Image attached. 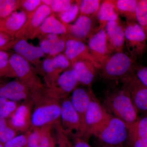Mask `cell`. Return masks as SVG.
Returning <instances> with one entry per match:
<instances>
[{
  "instance_id": "6da1fadb",
  "label": "cell",
  "mask_w": 147,
  "mask_h": 147,
  "mask_svg": "<svg viewBox=\"0 0 147 147\" xmlns=\"http://www.w3.org/2000/svg\"><path fill=\"white\" fill-rule=\"evenodd\" d=\"M103 106L109 114L121 119L130 127L134 125L139 117L130 94L124 86L107 95Z\"/></svg>"
},
{
  "instance_id": "7a4b0ae2",
  "label": "cell",
  "mask_w": 147,
  "mask_h": 147,
  "mask_svg": "<svg viewBox=\"0 0 147 147\" xmlns=\"http://www.w3.org/2000/svg\"><path fill=\"white\" fill-rule=\"evenodd\" d=\"M39 94L37 93L32 100L36 103L31 119L34 128L50 125L60 119L61 103L59 100L48 94L47 96Z\"/></svg>"
},
{
  "instance_id": "3957f363",
  "label": "cell",
  "mask_w": 147,
  "mask_h": 147,
  "mask_svg": "<svg viewBox=\"0 0 147 147\" xmlns=\"http://www.w3.org/2000/svg\"><path fill=\"white\" fill-rule=\"evenodd\" d=\"M131 134V127L121 119L110 115L94 135L102 145L125 147Z\"/></svg>"
},
{
  "instance_id": "277c9868",
  "label": "cell",
  "mask_w": 147,
  "mask_h": 147,
  "mask_svg": "<svg viewBox=\"0 0 147 147\" xmlns=\"http://www.w3.org/2000/svg\"><path fill=\"white\" fill-rule=\"evenodd\" d=\"M136 61L123 52L110 55L101 65V75L110 80H122L134 73Z\"/></svg>"
},
{
  "instance_id": "5b68a950",
  "label": "cell",
  "mask_w": 147,
  "mask_h": 147,
  "mask_svg": "<svg viewBox=\"0 0 147 147\" xmlns=\"http://www.w3.org/2000/svg\"><path fill=\"white\" fill-rule=\"evenodd\" d=\"M124 25L125 45L129 56L136 61L143 57L146 50V36L137 21H126Z\"/></svg>"
},
{
  "instance_id": "8992f818",
  "label": "cell",
  "mask_w": 147,
  "mask_h": 147,
  "mask_svg": "<svg viewBox=\"0 0 147 147\" xmlns=\"http://www.w3.org/2000/svg\"><path fill=\"white\" fill-rule=\"evenodd\" d=\"M110 115L94 95L84 116L79 137L88 140L92 135L94 136Z\"/></svg>"
},
{
  "instance_id": "52a82bcc",
  "label": "cell",
  "mask_w": 147,
  "mask_h": 147,
  "mask_svg": "<svg viewBox=\"0 0 147 147\" xmlns=\"http://www.w3.org/2000/svg\"><path fill=\"white\" fill-rule=\"evenodd\" d=\"M9 65L15 77L34 91L42 88L40 82L35 75L29 62L16 53L9 56Z\"/></svg>"
},
{
  "instance_id": "ba28073f",
  "label": "cell",
  "mask_w": 147,
  "mask_h": 147,
  "mask_svg": "<svg viewBox=\"0 0 147 147\" xmlns=\"http://www.w3.org/2000/svg\"><path fill=\"white\" fill-rule=\"evenodd\" d=\"M95 16L80 15L74 24L65 25L67 33L66 39H74L83 42L89 38L99 28L96 27Z\"/></svg>"
},
{
  "instance_id": "9c48e42d",
  "label": "cell",
  "mask_w": 147,
  "mask_h": 147,
  "mask_svg": "<svg viewBox=\"0 0 147 147\" xmlns=\"http://www.w3.org/2000/svg\"><path fill=\"white\" fill-rule=\"evenodd\" d=\"M121 81L129 92L138 113L147 114V87L139 82L134 73Z\"/></svg>"
},
{
  "instance_id": "30bf717a",
  "label": "cell",
  "mask_w": 147,
  "mask_h": 147,
  "mask_svg": "<svg viewBox=\"0 0 147 147\" xmlns=\"http://www.w3.org/2000/svg\"><path fill=\"white\" fill-rule=\"evenodd\" d=\"M88 46L93 57L101 66L113 53L108 42L105 28H99L89 38Z\"/></svg>"
},
{
  "instance_id": "8fae6325",
  "label": "cell",
  "mask_w": 147,
  "mask_h": 147,
  "mask_svg": "<svg viewBox=\"0 0 147 147\" xmlns=\"http://www.w3.org/2000/svg\"><path fill=\"white\" fill-rule=\"evenodd\" d=\"M64 53L71 65L77 61H88L94 65L98 69H100L101 65L93 57L88 45L84 42L74 39L66 40Z\"/></svg>"
},
{
  "instance_id": "7c38bea8",
  "label": "cell",
  "mask_w": 147,
  "mask_h": 147,
  "mask_svg": "<svg viewBox=\"0 0 147 147\" xmlns=\"http://www.w3.org/2000/svg\"><path fill=\"white\" fill-rule=\"evenodd\" d=\"M55 81V88L50 90L48 94L57 100L66 98L79 82L76 71L72 68L61 73Z\"/></svg>"
},
{
  "instance_id": "4fadbf2b",
  "label": "cell",
  "mask_w": 147,
  "mask_h": 147,
  "mask_svg": "<svg viewBox=\"0 0 147 147\" xmlns=\"http://www.w3.org/2000/svg\"><path fill=\"white\" fill-rule=\"evenodd\" d=\"M60 119L64 131L76 132L80 136L82 131V123L79 114L71 105L69 99L65 98L61 102Z\"/></svg>"
},
{
  "instance_id": "5bb4252c",
  "label": "cell",
  "mask_w": 147,
  "mask_h": 147,
  "mask_svg": "<svg viewBox=\"0 0 147 147\" xmlns=\"http://www.w3.org/2000/svg\"><path fill=\"white\" fill-rule=\"evenodd\" d=\"M32 90L20 80L5 82L0 79V97L17 102L28 100Z\"/></svg>"
},
{
  "instance_id": "9a60e30c",
  "label": "cell",
  "mask_w": 147,
  "mask_h": 147,
  "mask_svg": "<svg viewBox=\"0 0 147 147\" xmlns=\"http://www.w3.org/2000/svg\"><path fill=\"white\" fill-rule=\"evenodd\" d=\"M108 41L113 53L123 52L125 43L124 25L120 18L108 22L105 27Z\"/></svg>"
},
{
  "instance_id": "2e32d148",
  "label": "cell",
  "mask_w": 147,
  "mask_h": 147,
  "mask_svg": "<svg viewBox=\"0 0 147 147\" xmlns=\"http://www.w3.org/2000/svg\"><path fill=\"white\" fill-rule=\"evenodd\" d=\"M32 103L26 101L19 105L11 116L9 123L16 131H26L31 125Z\"/></svg>"
},
{
  "instance_id": "e0dca14e",
  "label": "cell",
  "mask_w": 147,
  "mask_h": 147,
  "mask_svg": "<svg viewBox=\"0 0 147 147\" xmlns=\"http://www.w3.org/2000/svg\"><path fill=\"white\" fill-rule=\"evenodd\" d=\"M28 19V15L24 11H16L0 22V31L14 37L25 26Z\"/></svg>"
},
{
  "instance_id": "ac0fdd59",
  "label": "cell",
  "mask_w": 147,
  "mask_h": 147,
  "mask_svg": "<svg viewBox=\"0 0 147 147\" xmlns=\"http://www.w3.org/2000/svg\"><path fill=\"white\" fill-rule=\"evenodd\" d=\"M93 96L90 90H88L82 88H76L72 92L69 99L71 105L80 117L82 123V128L84 116Z\"/></svg>"
},
{
  "instance_id": "d6986e66",
  "label": "cell",
  "mask_w": 147,
  "mask_h": 147,
  "mask_svg": "<svg viewBox=\"0 0 147 147\" xmlns=\"http://www.w3.org/2000/svg\"><path fill=\"white\" fill-rule=\"evenodd\" d=\"M52 12L50 6L41 4L34 12L28 15L26 23L18 33L23 31L25 32L28 30V33L30 31L29 34L31 33L32 36L35 35L40 25L47 17L51 15Z\"/></svg>"
},
{
  "instance_id": "ffe728a7",
  "label": "cell",
  "mask_w": 147,
  "mask_h": 147,
  "mask_svg": "<svg viewBox=\"0 0 147 147\" xmlns=\"http://www.w3.org/2000/svg\"><path fill=\"white\" fill-rule=\"evenodd\" d=\"M11 48L15 53L21 55L29 62H36L44 55L39 46L30 44L26 39L19 38L14 40Z\"/></svg>"
},
{
  "instance_id": "44dd1931",
  "label": "cell",
  "mask_w": 147,
  "mask_h": 147,
  "mask_svg": "<svg viewBox=\"0 0 147 147\" xmlns=\"http://www.w3.org/2000/svg\"><path fill=\"white\" fill-rule=\"evenodd\" d=\"M72 66L79 83L90 86L94 80L98 69L94 65L89 61L81 60L74 63Z\"/></svg>"
},
{
  "instance_id": "7402d4cb",
  "label": "cell",
  "mask_w": 147,
  "mask_h": 147,
  "mask_svg": "<svg viewBox=\"0 0 147 147\" xmlns=\"http://www.w3.org/2000/svg\"><path fill=\"white\" fill-rule=\"evenodd\" d=\"M116 10L113 0L102 1L96 16L99 24V28H105L110 21H116L119 18Z\"/></svg>"
},
{
  "instance_id": "603a6c76",
  "label": "cell",
  "mask_w": 147,
  "mask_h": 147,
  "mask_svg": "<svg viewBox=\"0 0 147 147\" xmlns=\"http://www.w3.org/2000/svg\"><path fill=\"white\" fill-rule=\"evenodd\" d=\"M38 31L42 34H53L64 36L66 34L67 31L65 24L53 15H50L45 19L40 25Z\"/></svg>"
},
{
  "instance_id": "cb8c5ba5",
  "label": "cell",
  "mask_w": 147,
  "mask_h": 147,
  "mask_svg": "<svg viewBox=\"0 0 147 147\" xmlns=\"http://www.w3.org/2000/svg\"><path fill=\"white\" fill-rule=\"evenodd\" d=\"M114 4L119 14L126 18V21H136L135 12L138 0H116Z\"/></svg>"
},
{
  "instance_id": "d4e9b609",
  "label": "cell",
  "mask_w": 147,
  "mask_h": 147,
  "mask_svg": "<svg viewBox=\"0 0 147 147\" xmlns=\"http://www.w3.org/2000/svg\"><path fill=\"white\" fill-rule=\"evenodd\" d=\"M80 15L96 16L102 1L100 0H82L78 1Z\"/></svg>"
},
{
  "instance_id": "484cf974",
  "label": "cell",
  "mask_w": 147,
  "mask_h": 147,
  "mask_svg": "<svg viewBox=\"0 0 147 147\" xmlns=\"http://www.w3.org/2000/svg\"><path fill=\"white\" fill-rule=\"evenodd\" d=\"M132 131L141 141L147 143V114L139 117L136 122L131 127Z\"/></svg>"
},
{
  "instance_id": "4316f807",
  "label": "cell",
  "mask_w": 147,
  "mask_h": 147,
  "mask_svg": "<svg viewBox=\"0 0 147 147\" xmlns=\"http://www.w3.org/2000/svg\"><path fill=\"white\" fill-rule=\"evenodd\" d=\"M17 131L11 125L7 119L0 117V142L4 144L17 135Z\"/></svg>"
},
{
  "instance_id": "83f0119b",
  "label": "cell",
  "mask_w": 147,
  "mask_h": 147,
  "mask_svg": "<svg viewBox=\"0 0 147 147\" xmlns=\"http://www.w3.org/2000/svg\"><path fill=\"white\" fill-rule=\"evenodd\" d=\"M20 7V1L0 0V22Z\"/></svg>"
},
{
  "instance_id": "f1b7e54d",
  "label": "cell",
  "mask_w": 147,
  "mask_h": 147,
  "mask_svg": "<svg viewBox=\"0 0 147 147\" xmlns=\"http://www.w3.org/2000/svg\"><path fill=\"white\" fill-rule=\"evenodd\" d=\"M136 21L142 27L145 34L147 25V0H139L135 12Z\"/></svg>"
},
{
  "instance_id": "f546056e",
  "label": "cell",
  "mask_w": 147,
  "mask_h": 147,
  "mask_svg": "<svg viewBox=\"0 0 147 147\" xmlns=\"http://www.w3.org/2000/svg\"><path fill=\"white\" fill-rule=\"evenodd\" d=\"M10 55L5 50H0V79L2 77H15L9 65Z\"/></svg>"
},
{
  "instance_id": "4dcf8cb0",
  "label": "cell",
  "mask_w": 147,
  "mask_h": 147,
  "mask_svg": "<svg viewBox=\"0 0 147 147\" xmlns=\"http://www.w3.org/2000/svg\"><path fill=\"white\" fill-rule=\"evenodd\" d=\"M17 102L0 97V117H9L18 107Z\"/></svg>"
},
{
  "instance_id": "1f68e13d",
  "label": "cell",
  "mask_w": 147,
  "mask_h": 147,
  "mask_svg": "<svg viewBox=\"0 0 147 147\" xmlns=\"http://www.w3.org/2000/svg\"><path fill=\"white\" fill-rule=\"evenodd\" d=\"M80 12L79 2L73 3L67 10L60 13V21L63 24L67 25L74 21Z\"/></svg>"
},
{
  "instance_id": "d6a6232c",
  "label": "cell",
  "mask_w": 147,
  "mask_h": 147,
  "mask_svg": "<svg viewBox=\"0 0 147 147\" xmlns=\"http://www.w3.org/2000/svg\"><path fill=\"white\" fill-rule=\"evenodd\" d=\"M53 65L56 70L60 74L62 70L68 68L71 63L65 55L60 54L52 58Z\"/></svg>"
},
{
  "instance_id": "836d02e7",
  "label": "cell",
  "mask_w": 147,
  "mask_h": 147,
  "mask_svg": "<svg viewBox=\"0 0 147 147\" xmlns=\"http://www.w3.org/2000/svg\"><path fill=\"white\" fill-rule=\"evenodd\" d=\"M73 3L71 0H52L50 7L52 12L60 14L67 10Z\"/></svg>"
},
{
  "instance_id": "e575fe53",
  "label": "cell",
  "mask_w": 147,
  "mask_h": 147,
  "mask_svg": "<svg viewBox=\"0 0 147 147\" xmlns=\"http://www.w3.org/2000/svg\"><path fill=\"white\" fill-rule=\"evenodd\" d=\"M27 138L28 134H18L3 144L4 147H26Z\"/></svg>"
},
{
  "instance_id": "d590c367",
  "label": "cell",
  "mask_w": 147,
  "mask_h": 147,
  "mask_svg": "<svg viewBox=\"0 0 147 147\" xmlns=\"http://www.w3.org/2000/svg\"><path fill=\"white\" fill-rule=\"evenodd\" d=\"M33 131L28 134L27 147H38L41 134L42 128H34Z\"/></svg>"
},
{
  "instance_id": "8d00e7d4",
  "label": "cell",
  "mask_w": 147,
  "mask_h": 147,
  "mask_svg": "<svg viewBox=\"0 0 147 147\" xmlns=\"http://www.w3.org/2000/svg\"><path fill=\"white\" fill-rule=\"evenodd\" d=\"M40 0H25L20 1V7H22L24 11L29 14L34 12L42 4Z\"/></svg>"
},
{
  "instance_id": "74e56055",
  "label": "cell",
  "mask_w": 147,
  "mask_h": 147,
  "mask_svg": "<svg viewBox=\"0 0 147 147\" xmlns=\"http://www.w3.org/2000/svg\"><path fill=\"white\" fill-rule=\"evenodd\" d=\"M47 125L41 127L42 134L38 147H49L52 144V140L50 136V129Z\"/></svg>"
},
{
  "instance_id": "f35d334b",
  "label": "cell",
  "mask_w": 147,
  "mask_h": 147,
  "mask_svg": "<svg viewBox=\"0 0 147 147\" xmlns=\"http://www.w3.org/2000/svg\"><path fill=\"white\" fill-rule=\"evenodd\" d=\"M66 39L65 38H59L56 42L52 43V47L49 54L52 57H55L61 53L65 49Z\"/></svg>"
},
{
  "instance_id": "ab89813d",
  "label": "cell",
  "mask_w": 147,
  "mask_h": 147,
  "mask_svg": "<svg viewBox=\"0 0 147 147\" xmlns=\"http://www.w3.org/2000/svg\"><path fill=\"white\" fill-rule=\"evenodd\" d=\"M14 41V37L5 32L0 31V50L6 51L11 48Z\"/></svg>"
},
{
  "instance_id": "60d3db41",
  "label": "cell",
  "mask_w": 147,
  "mask_h": 147,
  "mask_svg": "<svg viewBox=\"0 0 147 147\" xmlns=\"http://www.w3.org/2000/svg\"><path fill=\"white\" fill-rule=\"evenodd\" d=\"M134 74L139 82L147 87V67L136 65Z\"/></svg>"
},
{
  "instance_id": "b9f144b4",
  "label": "cell",
  "mask_w": 147,
  "mask_h": 147,
  "mask_svg": "<svg viewBox=\"0 0 147 147\" xmlns=\"http://www.w3.org/2000/svg\"><path fill=\"white\" fill-rule=\"evenodd\" d=\"M42 67L45 73L48 75H52V74H56V76L58 77L60 74L54 67L52 58L45 59L42 62Z\"/></svg>"
},
{
  "instance_id": "7bdbcfd3",
  "label": "cell",
  "mask_w": 147,
  "mask_h": 147,
  "mask_svg": "<svg viewBox=\"0 0 147 147\" xmlns=\"http://www.w3.org/2000/svg\"><path fill=\"white\" fill-rule=\"evenodd\" d=\"M125 147H147V143L139 139L134 134L131 128V134Z\"/></svg>"
},
{
  "instance_id": "ee69618b",
  "label": "cell",
  "mask_w": 147,
  "mask_h": 147,
  "mask_svg": "<svg viewBox=\"0 0 147 147\" xmlns=\"http://www.w3.org/2000/svg\"><path fill=\"white\" fill-rule=\"evenodd\" d=\"M52 45V42L46 38H45L42 39L40 42L39 47L44 54H49L51 50Z\"/></svg>"
},
{
  "instance_id": "f6af8a7d",
  "label": "cell",
  "mask_w": 147,
  "mask_h": 147,
  "mask_svg": "<svg viewBox=\"0 0 147 147\" xmlns=\"http://www.w3.org/2000/svg\"><path fill=\"white\" fill-rule=\"evenodd\" d=\"M73 147H92L88 143V140L79 136H76Z\"/></svg>"
},
{
  "instance_id": "bcb514c9",
  "label": "cell",
  "mask_w": 147,
  "mask_h": 147,
  "mask_svg": "<svg viewBox=\"0 0 147 147\" xmlns=\"http://www.w3.org/2000/svg\"><path fill=\"white\" fill-rule=\"evenodd\" d=\"M60 135L61 136V145L60 147H70V143L64 135L65 132L62 129H61L59 131Z\"/></svg>"
},
{
  "instance_id": "7dc6e473",
  "label": "cell",
  "mask_w": 147,
  "mask_h": 147,
  "mask_svg": "<svg viewBox=\"0 0 147 147\" xmlns=\"http://www.w3.org/2000/svg\"><path fill=\"white\" fill-rule=\"evenodd\" d=\"M59 35H58L50 34H47L46 38L50 41L52 43L56 42L59 38Z\"/></svg>"
},
{
  "instance_id": "c3c4849f",
  "label": "cell",
  "mask_w": 147,
  "mask_h": 147,
  "mask_svg": "<svg viewBox=\"0 0 147 147\" xmlns=\"http://www.w3.org/2000/svg\"><path fill=\"white\" fill-rule=\"evenodd\" d=\"M41 1H42V3L43 4L50 6L51 3H52V0H42Z\"/></svg>"
},
{
  "instance_id": "681fc988",
  "label": "cell",
  "mask_w": 147,
  "mask_h": 147,
  "mask_svg": "<svg viewBox=\"0 0 147 147\" xmlns=\"http://www.w3.org/2000/svg\"><path fill=\"white\" fill-rule=\"evenodd\" d=\"M99 147H121L111 146H106V145H101V146H100Z\"/></svg>"
},
{
  "instance_id": "f907efd6",
  "label": "cell",
  "mask_w": 147,
  "mask_h": 147,
  "mask_svg": "<svg viewBox=\"0 0 147 147\" xmlns=\"http://www.w3.org/2000/svg\"><path fill=\"white\" fill-rule=\"evenodd\" d=\"M0 147H4L3 144L1 143V142H0Z\"/></svg>"
},
{
  "instance_id": "816d5d0a",
  "label": "cell",
  "mask_w": 147,
  "mask_h": 147,
  "mask_svg": "<svg viewBox=\"0 0 147 147\" xmlns=\"http://www.w3.org/2000/svg\"><path fill=\"white\" fill-rule=\"evenodd\" d=\"M146 38H147V28H146Z\"/></svg>"
},
{
  "instance_id": "f5cc1de1",
  "label": "cell",
  "mask_w": 147,
  "mask_h": 147,
  "mask_svg": "<svg viewBox=\"0 0 147 147\" xmlns=\"http://www.w3.org/2000/svg\"><path fill=\"white\" fill-rule=\"evenodd\" d=\"M49 147H54V146H53V144H51V145H50V146Z\"/></svg>"
},
{
  "instance_id": "db71d44e",
  "label": "cell",
  "mask_w": 147,
  "mask_h": 147,
  "mask_svg": "<svg viewBox=\"0 0 147 147\" xmlns=\"http://www.w3.org/2000/svg\"></svg>"
}]
</instances>
